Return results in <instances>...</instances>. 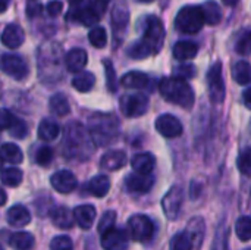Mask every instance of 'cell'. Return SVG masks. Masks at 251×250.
I'll use <instances>...</instances> for the list:
<instances>
[{
    "label": "cell",
    "mask_w": 251,
    "mask_h": 250,
    "mask_svg": "<svg viewBox=\"0 0 251 250\" xmlns=\"http://www.w3.org/2000/svg\"><path fill=\"white\" fill-rule=\"evenodd\" d=\"M93 139L90 133L79 124H71L66 128L65 137V155L66 158H76L85 161L94 150Z\"/></svg>",
    "instance_id": "cell-1"
},
{
    "label": "cell",
    "mask_w": 251,
    "mask_h": 250,
    "mask_svg": "<svg viewBox=\"0 0 251 250\" xmlns=\"http://www.w3.org/2000/svg\"><path fill=\"white\" fill-rule=\"evenodd\" d=\"M159 91L166 102L190 109L194 105V91L190 84L179 77H166L159 83Z\"/></svg>",
    "instance_id": "cell-2"
},
{
    "label": "cell",
    "mask_w": 251,
    "mask_h": 250,
    "mask_svg": "<svg viewBox=\"0 0 251 250\" xmlns=\"http://www.w3.org/2000/svg\"><path fill=\"white\" fill-rule=\"evenodd\" d=\"M88 133L97 146H107L118 137V118L110 113H93L88 119Z\"/></svg>",
    "instance_id": "cell-3"
},
{
    "label": "cell",
    "mask_w": 251,
    "mask_h": 250,
    "mask_svg": "<svg viewBox=\"0 0 251 250\" xmlns=\"http://www.w3.org/2000/svg\"><path fill=\"white\" fill-rule=\"evenodd\" d=\"M206 224L201 217H194L188 221L185 230L178 233L172 242L171 250H200L204 240Z\"/></svg>",
    "instance_id": "cell-4"
},
{
    "label": "cell",
    "mask_w": 251,
    "mask_h": 250,
    "mask_svg": "<svg viewBox=\"0 0 251 250\" xmlns=\"http://www.w3.org/2000/svg\"><path fill=\"white\" fill-rule=\"evenodd\" d=\"M204 25L201 6H184L175 18V28L182 34H196Z\"/></svg>",
    "instance_id": "cell-5"
},
{
    "label": "cell",
    "mask_w": 251,
    "mask_h": 250,
    "mask_svg": "<svg viewBox=\"0 0 251 250\" xmlns=\"http://www.w3.org/2000/svg\"><path fill=\"white\" fill-rule=\"evenodd\" d=\"M143 40L150 46L153 53L160 52L163 41H165V27L159 18L149 16L146 19V28H144Z\"/></svg>",
    "instance_id": "cell-6"
},
{
    "label": "cell",
    "mask_w": 251,
    "mask_h": 250,
    "mask_svg": "<svg viewBox=\"0 0 251 250\" xmlns=\"http://www.w3.org/2000/svg\"><path fill=\"white\" fill-rule=\"evenodd\" d=\"M119 105H121V111L125 116L137 118L147 112L150 100H149V96H146L143 93H134V94L122 96Z\"/></svg>",
    "instance_id": "cell-7"
},
{
    "label": "cell",
    "mask_w": 251,
    "mask_h": 250,
    "mask_svg": "<svg viewBox=\"0 0 251 250\" xmlns=\"http://www.w3.org/2000/svg\"><path fill=\"white\" fill-rule=\"evenodd\" d=\"M0 69L6 75L12 77L16 81L25 80L28 77V74H29V69H28L26 62L21 56L10 55V53L0 55Z\"/></svg>",
    "instance_id": "cell-8"
},
{
    "label": "cell",
    "mask_w": 251,
    "mask_h": 250,
    "mask_svg": "<svg viewBox=\"0 0 251 250\" xmlns=\"http://www.w3.org/2000/svg\"><path fill=\"white\" fill-rule=\"evenodd\" d=\"M129 236L135 242H149L154 236V224L146 215H134L128 221Z\"/></svg>",
    "instance_id": "cell-9"
},
{
    "label": "cell",
    "mask_w": 251,
    "mask_h": 250,
    "mask_svg": "<svg viewBox=\"0 0 251 250\" xmlns=\"http://www.w3.org/2000/svg\"><path fill=\"white\" fill-rule=\"evenodd\" d=\"M209 96L213 103H222L225 99V84L222 78V63L216 62L207 72Z\"/></svg>",
    "instance_id": "cell-10"
},
{
    "label": "cell",
    "mask_w": 251,
    "mask_h": 250,
    "mask_svg": "<svg viewBox=\"0 0 251 250\" xmlns=\"http://www.w3.org/2000/svg\"><path fill=\"white\" fill-rule=\"evenodd\" d=\"M184 200V190L181 186H174L162 199V208L168 220L175 221L179 217L181 206Z\"/></svg>",
    "instance_id": "cell-11"
},
{
    "label": "cell",
    "mask_w": 251,
    "mask_h": 250,
    "mask_svg": "<svg viewBox=\"0 0 251 250\" xmlns=\"http://www.w3.org/2000/svg\"><path fill=\"white\" fill-rule=\"evenodd\" d=\"M154 127H156V130L163 137H168V139H174V137H178V136L182 134V124H181V121L176 116L169 115V113L160 115L156 119Z\"/></svg>",
    "instance_id": "cell-12"
},
{
    "label": "cell",
    "mask_w": 251,
    "mask_h": 250,
    "mask_svg": "<svg viewBox=\"0 0 251 250\" xmlns=\"http://www.w3.org/2000/svg\"><path fill=\"white\" fill-rule=\"evenodd\" d=\"M101 248L104 250H126L128 249V234L122 228L112 227L101 234Z\"/></svg>",
    "instance_id": "cell-13"
},
{
    "label": "cell",
    "mask_w": 251,
    "mask_h": 250,
    "mask_svg": "<svg viewBox=\"0 0 251 250\" xmlns=\"http://www.w3.org/2000/svg\"><path fill=\"white\" fill-rule=\"evenodd\" d=\"M50 183H51V187L62 194H68V193L74 192L76 184H78L76 177L68 169H62V171L54 172L50 178Z\"/></svg>",
    "instance_id": "cell-14"
},
{
    "label": "cell",
    "mask_w": 251,
    "mask_h": 250,
    "mask_svg": "<svg viewBox=\"0 0 251 250\" xmlns=\"http://www.w3.org/2000/svg\"><path fill=\"white\" fill-rule=\"evenodd\" d=\"M125 186L131 193H147L154 186V177L150 174H129L125 180Z\"/></svg>",
    "instance_id": "cell-15"
},
{
    "label": "cell",
    "mask_w": 251,
    "mask_h": 250,
    "mask_svg": "<svg viewBox=\"0 0 251 250\" xmlns=\"http://www.w3.org/2000/svg\"><path fill=\"white\" fill-rule=\"evenodd\" d=\"M128 21H129L128 7L125 6V3H118L112 10V27H113V32L116 37L121 38V35H124L128 27Z\"/></svg>",
    "instance_id": "cell-16"
},
{
    "label": "cell",
    "mask_w": 251,
    "mask_h": 250,
    "mask_svg": "<svg viewBox=\"0 0 251 250\" xmlns=\"http://www.w3.org/2000/svg\"><path fill=\"white\" fill-rule=\"evenodd\" d=\"M25 40L24 29L16 24H9L1 32V43L9 49H18Z\"/></svg>",
    "instance_id": "cell-17"
},
{
    "label": "cell",
    "mask_w": 251,
    "mask_h": 250,
    "mask_svg": "<svg viewBox=\"0 0 251 250\" xmlns=\"http://www.w3.org/2000/svg\"><path fill=\"white\" fill-rule=\"evenodd\" d=\"M74 218L82 230H90L96 220V208L93 205H81L75 208Z\"/></svg>",
    "instance_id": "cell-18"
},
{
    "label": "cell",
    "mask_w": 251,
    "mask_h": 250,
    "mask_svg": "<svg viewBox=\"0 0 251 250\" xmlns=\"http://www.w3.org/2000/svg\"><path fill=\"white\" fill-rule=\"evenodd\" d=\"M126 164V155L122 150H110L100 159V167L107 171H118Z\"/></svg>",
    "instance_id": "cell-19"
},
{
    "label": "cell",
    "mask_w": 251,
    "mask_h": 250,
    "mask_svg": "<svg viewBox=\"0 0 251 250\" xmlns=\"http://www.w3.org/2000/svg\"><path fill=\"white\" fill-rule=\"evenodd\" d=\"M87 60H88L87 52L82 49H72L68 52L65 57L66 68L71 72H81V69L87 65Z\"/></svg>",
    "instance_id": "cell-20"
},
{
    "label": "cell",
    "mask_w": 251,
    "mask_h": 250,
    "mask_svg": "<svg viewBox=\"0 0 251 250\" xmlns=\"http://www.w3.org/2000/svg\"><path fill=\"white\" fill-rule=\"evenodd\" d=\"M131 165H132L134 171L138 174H151V171L154 169V165H156V159L149 152L138 153L132 158Z\"/></svg>",
    "instance_id": "cell-21"
},
{
    "label": "cell",
    "mask_w": 251,
    "mask_h": 250,
    "mask_svg": "<svg viewBox=\"0 0 251 250\" xmlns=\"http://www.w3.org/2000/svg\"><path fill=\"white\" fill-rule=\"evenodd\" d=\"M31 221L29 211L22 205H15L7 211V222L13 227H25Z\"/></svg>",
    "instance_id": "cell-22"
},
{
    "label": "cell",
    "mask_w": 251,
    "mask_h": 250,
    "mask_svg": "<svg viewBox=\"0 0 251 250\" xmlns=\"http://www.w3.org/2000/svg\"><path fill=\"white\" fill-rule=\"evenodd\" d=\"M149 77L144 72L140 71H131L128 74H125L121 80V84L125 88H135V90H141L146 88L149 85Z\"/></svg>",
    "instance_id": "cell-23"
},
{
    "label": "cell",
    "mask_w": 251,
    "mask_h": 250,
    "mask_svg": "<svg viewBox=\"0 0 251 250\" xmlns=\"http://www.w3.org/2000/svg\"><path fill=\"white\" fill-rule=\"evenodd\" d=\"M51 221L53 224L60 228V230H69L74 227L75 218H74V212H71L66 208H56L51 212Z\"/></svg>",
    "instance_id": "cell-24"
},
{
    "label": "cell",
    "mask_w": 251,
    "mask_h": 250,
    "mask_svg": "<svg viewBox=\"0 0 251 250\" xmlns=\"http://www.w3.org/2000/svg\"><path fill=\"white\" fill-rule=\"evenodd\" d=\"M199 46L193 41H178L174 46V56L178 60H190L197 56Z\"/></svg>",
    "instance_id": "cell-25"
},
{
    "label": "cell",
    "mask_w": 251,
    "mask_h": 250,
    "mask_svg": "<svg viewBox=\"0 0 251 250\" xmlns=\"http://www.w3.org/2000/svg\"><path fill=\"white\" fill-rule=\"evenodd\" d=\"M60 127L51 119H43L38 125V139L43 141H53L59 137Z\"/></svg>",
    "instance_id": "cell-26"
},
{
    "label": "cell",
    "mask_w": 251,
    "mask_h": 250,
    "mask_svg": "<svg viewBox=\"0 0 251 250\" xmlns=\"http://www.w3.org/2000/svg\"><path fill=\"white\" fill-rule=\"evenodd\" d=\"M110 190V180L106 175H96L88 183V192L96 197H104Z\"/></svg>",
    "instance_id": "cell-27"
},
{
    "label": "cell",
    "mask_w": 251,
    "mask_h": 250,
    "mask_svg": "<svg viewBox=\"0 0 251 250\" xmlns=\"http://www.w3.org/2000/svg\"><path fill=\"white\" fill-rule=\"evenodd\" d=\"M203 10V16H204V22L209 25H216L221 22L222 19V10L221 6L215 1V0H207L204 1V4L201 6Z\"/></svg>",
    "instance_id": "cell-28"
},
{
    "label": "cell",
    "mask_w": 251,
    "mask_h": 250,
    "mask_svg": "<svg viewBox=\"0 0 251 250\" xmlns=\"http://www.w3.org/2000/svg\"><path fill=\"white\" fill-rule=\"evenodd\" d=\"M232 78L240 85H246L251 83V65L246 60H238L232 66Z\"/></svg>",
    "instance_id": "cell-29"
},
{
    "label": "cell",
    "mask_w": 251,
    "mask_h": 250,
    "mask_svg": "<svg viewBox=\"0 0 251 250\" xmlns=\"http://www.w3.org/2000/svg\"><path fill=\"white\" fill-rule=\"evenodd\" d=\"M9 245L15 250H31L34 248V237L26 231L13 233L9 239Z\"/></svg>",
    "instance_id": "cell-30"
},
{
    "label": "cell",
    "mask_w": 251,
    "mask_h": 250,
    "mask_svg": "<svg viewBox=\"0 0 251 250\" xmlns=\"http://www.w3.org/2000/svg\"><path fill=\"white\" fill-rule=\"evenodd\" d=\"M72 18H74L75 21L81 22L82 25L90 27V25H96V24L100 21L101 16L97 15V13L91 9V6L88 4V6H85V7H81V9L74 10V12H72Z\"/></svg>",
    "instance_id": "cell-31"
},
{
    "label": "cell",
    "mask_w": 251,
    "mask_h": 250,
    "mask_svg": "<svg viewBox=\"0 0 251 250\" xmlns=\"http://www.w3.org/2000/svg\"><path fill=\"white\" fill-rule=\"evenodd\" d=\"M0 155L3 156V159L12 165H19L22 161H24V155H22V150L13 144V143H6L1 146L0 149Z\"/></svg>",
    "instance_id": "cell-32"
},
{
    "label": "cell",
    "mask_w": 251,
    "mask_h": 250,
    "mask_svg": "<svg viewBox=\"0 0 251 250\" xmlns=\"http://www.w3.org/2000/svg\"><path fill=\"white\" fill-rule=\"evenodd\" d=\"M94 83H96V77L91 72H78L72 80L74 88L81 93L90 91L94 87Z\"/></svg>",
    "instance_id": "cell-33"
},
{
    "label": "cell",
    "mask_w": 251,
    "mask_h": 250,
    "mask_svg": "<svg viewBox=\"0 0 251 250\" xmlns=\"http://www.w3.org/2000/svg\"><path fill=\"white\" fill-rule=\"evenodd\" d=\"M50 111L57 115V116H66L71 111V106H69V102L68 99L63 96V94H54L51 99H50Z\"/></svg>",
    "instance_id": "cell-34"
},
{
    "label": "cell",
    "mask_w": 251,
    "mask_h": 250,
    "mask_svg": "<svg viewBox=\"0 0 251 250\" xmlns=\"http://www.w3.org/2000/svg\"><path fill=\"white\" fill-rule=\"evenodd\" d=\"M22 171L18 168H6L0 174V180L7 187H18L22 183Z\"/></svg>",
    "instance_id": "cell-35"
},
{
    "label": "cell",
    "mask_w": 251,
    "mask_h": 250,
    "mask_svg": "<svg viewBox=\"0 0 251 250\" xmlns=\"http://www.w3.org/2000/svg\"><path fill=\"white\" fill-rule=\"evenodd\" d=\"M151 49L150 46L144 41V40H140L137 43H134L129 49H128V56L129 57H134V59H146L151 55Z\"/></svg>",
    "instance_id": "cell-36"
},
{
    "label": "cell",
    "mask_w": 251,
    "mask_h": 250,
    "mask_svg": "<svg viewBox=\"0 0 251 250\" xmlns=\"http://www.w3.org/2000/svg\"><path fill=\"white\" fill-rule=\"evenodd\" d=\"M88 40L94 47L103 49L107 44V32L103 27H94L88 34Z\"/></svg>",
    "instance_id": "cell-37"
},
{
    "label": "cell",
    "mask_w": 251,
    "mask_h": 250,
    "mask_svg": "<svg viewBox=\"0 0 251 250\" xmlns=\"http://www.w3.org/2000/svg\"><path fill=\"white\" fill-rule=\"evenodd\" d=\"M235 233L240 240H251V217H241L235 224Z\"/></svg>",
    "instance_id": "cell-38"
},
{
    "label": "cell",
    "mask_w": 251,
    "mask_h": 250,
    "mask_svg": "<svg viewBox=\"0 0 251 250\" xmlns=\"http://www.w3.org/2000/svg\"><path fill=\"white\" fill-rule=\"evenodd\" d=\"M237 165L243 175H251V147H246L240 153Z\"/></svg>",
    "instance_id": "cell-39"
},
{
    "label": "cell",
    "mask_w": 251,
    "mask_h": 250,
    "mask_svg": "<svg viewBox=\"0 0 251 250\" xmlns=\"http://www.w3.org/2000/svg\"><path fill=\"white\" fill-rule=\"evenodd\" d=\"M235 50L240 55H250L251 53V31H246L240 35L237 44H235Z\"/></svg>",
    "instance_id": "cell-40"
},
{
    "label": "cell",
    "mask_w": 251,
    "mask_h": 250,
    "mask_svg": "<svg viewBox=\"0 0 251 250\" xmlns=\"http://www.w3.org/2000/svg\"><path fill=\"white\" fill-rule=\"evenodd\" d=\"M115 222H116V212L115 211H107L103 214L100 222H99V233L103 234L106 233L107 230H110L112 227H115Z\"/></svg>",
    "instance_id": "cell-41"
},
{
    "label": "cell",
    "mask_w": 251,
    "mask_h": 250,
    "mask_svg": "<svg viewBox=\"0 0 251 250\" xmlns=\"http://www.w3.org/2000/svg\"><path fill=\"white\" fill-rule=\"evenodd\" d=\"M103 65H104V71H106L107 88H109V91H116V72H115V68H113L112 62L109 59H104Z\"/></svg>",
    "instance_id": "cell-42"
},
{
    "label": "cell",
    "mask_w": 251,
    "mask_h": 250,
    "mask_svg": "<svg viewBox=\"0 0 251 250\" xmlns=\"http://www.w3.org/2000/svg\"><path fill=\"white\" fill-rule=\"evenodd\" d=\"M35 161L41 167H47L53 161V150L49 146H43L37 150L35 153Z\"/></svg>",
    "instance_id": "cell-43"
},
{
    "label": "cell",
    "mask_w": 251,
    "mask_h": 250,
    "mask_svg": "<svg viewBox=\"0 0 251 250\" xmlns=\"http://www.w3.org/2000/svg\"><path fill=\"white\" fill-rule=\"evenodd\" d=\"M50 250H74V243L68 236H57L51 240Z\"/></svg>",
    "instance_id": "cell-44"
},
{
    "label": "cell",
    "mask_w": 251,
    "mask_h": 250,
    "mask_svg": "<svg viewBox=\"0 0 251 250\" xmlns=\"http://www.w3.org/2000/svg\"><path fill=\"white\" fill-rule=\"evenodd\" d=\"M9 133L15 137V139H25L26 137V134H28V127H26V124L22 121V119H15V122H13V125L9 128Z\"/></svg>",
    "instance_id": "cell-45"
},
{
    "label": "cell",
    "mask_w": 251,
    "mask_h": 250,
    "mask_svg": "<svg viewBox=\"0 0 251 250\" xmlns=\"http://www.w3.org/2000/svg\"><path fill=\"white\" fill-rule=\"evenodd\" d=\"M15 119L16 118L7 109H0V130H9L13 125Z\"/></svg>",
    "instance_id": "cell-46"
},
{
    "label": "cell",
    "mask_w": 251,
    "mask_h": 250,
    "mask_svg": "<svg viewBox=\"0 0 251 250\" xmlns=\"http://www.w3.org/2000/svg\"><path fill=\"white\" fill-rule=\"evenodd\" d=\"M174 71L179 78H184V80L185 78H193L196 75V68L193 65H179Z\"/></svg>",
    "instance_id": "cell-47"
},
{
    "label": "cell",
    "mask_w": 251,
    "mask_h": 250,
    "mask_svg": "<svg viewBox=\"0 0 251 250\" xmlns=\"http://www.w3.org/2000/svg\"><path fill=\"white\" fill-rule=\"evenodd\" d=\"M46 10L50 16H57L62 10H63V3L60 0H51L47 6H46Z\"/></svg>",
    "instance_id": "cell-48"
},
{
    "label": "cell",
    "mask_w": 251,
    "mask_h": 250,
    "mask_svg": "<svg viewBox=\"0 0 251 250\" xmlns=\"http://www.w3.org/2000/svg\"><path fill=\"white\" fill-rule=\"evenodd\" d=\"M109 1H110V0H93V1L90 3V6H91V9H93L97 15L101 16V15L106 12V9H107Z\"/></svg>",
    "instance_id": "cell-49"
},
{
    "label": "cell",
    "mask_w": 251,
    "mask_h": 250,
    "mask_svg": "<svg viewBox=\"0 0 251 250\" xmlns=\"http://www.w3.org/2000/svg\"><path fill=\"white\" fill-rule=\"evenodd\" d=\"M26 13H28L29 18L38 16V15L41 13V6H40L37 1H31V3H28V6H26Z\"/></svg>",
    "instance_id": "cell-50"
},
{
    "label": "cell",
    "mask_w": 251,
    "mask_h": 250,
    "mask_svg": "<svg viewBox=\"0 0 251 250\" xmlns=\"http://www.w3.org/2000/svg\"><path fill=\"white\" fill-rule=\"evenodd\" d=\"M243 100H244V105L247 106V109L251 111V88H247L243 94Z\"/></svg>",
    "instance_id": "cell-51"
},
{
    "label": "cell",
    "mask_w": 251,
    "mask_h": 250,
    "mask_svg": "<svg viewBox=\"0 0 251 250\" xmlns=\"http://www.w3.org/2000/svg\"><path fill=\"white\" fill-rule=\"evenodd\" d=\"M6 200H7V196H6L4 190L0 189V206H3V205L6 203Z\"/></svg>",
    "instance_id": "cell-52"
},
{
    "label": "cell",
    "mask_w": 251,
    "mask_h": 250,
    "mask_svg": "<svg viewBox=\"0 0 251 250\" xmlns=\"http://www.w3.org/2000/svg\"><path fill=\"white\" fill-rule=\"evenodd\" d=\"M7 9V0H0V13H3Z\"/></svg>",
    "instance_id": "cell-53"
},
{
    "label": "cell",
    "mask_w": 251,
    "mask_h": 250,
    "mask_svg": "<svg viewBox=\"0 0 251 250\" xmlns=\"http://www.w3.org/2000/svg\"><path fill=\"white\" fill-rule=\"evenodd\" d=\"M222 1H224V3H225L226 6H235L238 0H222Z\"/></svg>",
    "instance_id": "cell-54"
},
{
    "label": "cell",
    "mask_w": 251,
    "mask_h": 250,
    "mask_svg": "<svg viewBox=\"0 0 251 250\" xmlns=\"http://www.w3.org/2000/svg\"><path fill=\"white\" fill-rule=\"evenodd\" d=\"M68 1H69L71 4H79V3H81L82 0H68Z\"/></svg>",
    "instance_id": "cell-55"
},
{
    "label": "cell",
    "mask_w": 251,
    "mask_h": 250,
    "mask_svg": "<svg viewBox=\"0 0 251 250\" xmlns=\"http://www.w3.org/2000/svg\"><path fill=\"white\" fill-rule=\"evenodd\" d=\"M3 162H4V159H3V156L0 155V169L3 168Z\"/></svg>",
    "instance_id": "cell-56"
},
{
    "label": "cell",
    "mask_w": 251,
    "mask_h": 250,
    "mask_svg": "<svg viewBox=\"0 0 251 250\" xmlns=\"http://www.w3.org/2000/svg\"><path fill=\"white\" fill-rule=\"evenodd\" d=\"M138 1H141V3H151L153 0H138Z\"/></svg>",
    "instance_id": "cell-57"
},
{
    "label": "cell",
    "mask_w": 251,
    "mask_h": 250,
    "mask_svg": "<svg viewBox=\"0 0 251 250\" xmlns=\"http://www.w3.org/2000/svg\"><path fill=\"white\" fill-rule=\"evenodd\" d=\"M244 250H251V248H249V249H244Z\"/></svg>",
    "instance_id": "cell-58"
},
{
    "label": "cell",
    "mask_w": 251,
    "mask_h": 250,
    "mask_svg": "<svg viewBox=\"0 0 251 250\" xmlns=\"http://www.w3.org/2000/svg\"><path fill=\"white\" fill-rule=\"evenodd\" d=\"M0 250H3V248H1V246H0Z\"/></svg>",
    "instance_id": "cell-59"
}]
</instances>
